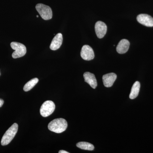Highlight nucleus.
<instances>
[{"instance_id": "nucleus-2", "label": "nucleus", "mask_w": 153, "mask_h": 153, "mask_svg": "<svg viewBox=\"0 0 153 153\" xmlns=\"http://www.w3.org/2000/svg\"><path fill=\"white\" fill-rule=\"evenodd\" d=\"M18 125L15 123L6 131L1 141V144L4 146L8 145L13 139L18 130Z\"/></svg>"}, {"instance_id": "nucleus-16", "label": "nucleus", "mask_w": 153, "mask_h": 153, "mask_svg": "<svg viewBox=\"0 0 153 153\" xmlns=\"http://www.w3.org/2000/svg\"><path fill=\"white\" fill-rule=\"evenodd\" d=\"M4 103V100H3L2 99H0V107H1L2 106Z\"/></svg>"}, {"instance_id": "nucleus-10", "label": "nucleus", "mask_w": 153, "mask_h": 153, "mask_svg": "<svg viewBox=\"0 0 153 153\" xmlns=\"http://www.w3.org/2000/svg\"><path fill=\"white\" fill-rule=\"evenodd\" d=\"M63 42V36L61 33H58L53 38L50 48L52 50H56L59 49L61 47Z\"/></svg>"}, {"instance_id": "nucleus-11", "label": "nucleus", "mask_w": 153, "mask_h": 153, "mask_svg": "<svg viewBox=\"0 0 153 153\" xmlns=\"http://www.w3.org/2000/svg\"><path fill=\"white\" fill-rule=\"evenodd\" d=\"M130 43L127 39H123L120 41L117 47V51L119 54H123L128 51Z\"/></svg>"}, {"instance_id": "nucleus-13", "label": "nucleus", "mask_w": 153, "mask_h": 153, "mask_svg": "<svg viewBox=\"0 0 153 153\" xmlns=\"http://www.w3.org/2000/svg\"><path fill=\"white\" fill-rule=\"evenodd\" d=\"M140 84L139 81H136L134 82L132 87L131 91L129 97L131 99H134L136 98L139 93Z\"/></svg>"}, {"instance_id": "nucleus-18", "label": "nucleus", "mask_w": 153, "mask_h": 153, "mask_svg": "<svg viewBox=\"0 0 153 153\" xmlns=\"http://www.w3.org/2000/svg\"><path fill=\"white\" fill-rule=\"evenodd\" d=\"M36 17H37V18H38V17L39 16H36Z\"/></svg>"}, {"instance_id": "nucleus-1", "label": "nucleus", "mask_w": 153, "mask_h": 153, "mask_svg": "<svg viewBox=\"0 0 153 153\" xmlns=\"http://www.w3.org/2000/svg\"><path fill=\"white\" fill-rule=\"evenodd\" d=\"M68 126L66 120L63 118H57L52 121L48 125L49 130L56 133H61L65 131Z\"/></svg>"}, {"instance_id": "nucleus-6", "label": "nucleus", "mask_w": 153, "mask_h": 153, "mask_svg": "<svg viewBox=\"0 0 153 153\" xmlns=\"http://www.w3.org/2000/svg\"><path fill=\"white\" fill-rule=\"evenodd\" d=\"M80 55L83 60H93L94 57L93 49L88 45H84L81 49Z\"/></svg>"}, {"instance_id": "nucleus-8", "label": "nucleus", "mask_w": 153, "mask_h": 153, "mask_svg": "<svg viewBox=\"0 0 153 153\" xmlns=\"http://www.w3.org/2000/svg\"><path fill=\"white\" fill-rule=\"evenodd\" d=\"M107 30L106 25L104 22L98 21L95 25V31L97 36L99 38H102L106 34Z\"/></svg>"}, {"instance_id": "nucleus-5", "label": "nucleus", "mask_w": 153, "mask_h": 153, "mask_svg": "<svg viewBox=\"0 0 153 153\" xmlns=\"http://www.w3.org/2000/svg\"><path fill=\"white\" fill-rule=\"evenodd\" d=\"M55 105L53 101L47 100L41 105L40 114L43 117H47L52 114L55 111Z\"/></svg>"}, {"instance_id": "nucleus-7", "label": "nucleus", "mask_w": 153, "mask_h": 153, "mask_svg": "<svg viewBox=\"0 0 153 153\" xmlns=\"http://www.w3.org/2000/svg\"><path fill=\"white\" fill-rule=\"evenodd\" d=\"M140 24L148 27H153V18L147 14H140L137 18Z\"/></svg>"}, {"instance_id": "nucleus-4", "label": "nucleus", "mask_w": 153, "mask_h": 153, "mask_svg": "<svg viewBox=\"0 0 153 153\" xmlns=\"http://www.w3.org/2000/svg\"><path fill=\"white\" fill-rule=\"evenodd\" d=\"M36 9L43 19L49 20L52 19V9L49 6L44 4H38L36 5Z\"/></svg>"}, {"instance_id": "nucleus-9", "label": "nucleus", "mask_w": 153, "mask_h": 153, "mask_svg": "<svg viewBox=\"0 0 153 153\" xmlns=\"http://www.w3.org/2000/svg\"><path fill=\"white\" fill-rule=\"evenodd\" d=\"M117 76L114 73H110L105 74L102 76V81L104 86L106 87H110L113 85L117 79Z\"/></svg>"}, {"instance_id": "nucleus-15", "label": "nucleus", "mask_w": 153, "mask_h": 153, "mask_svg": "<svg viewBox=\"0 0 153 153\" xmlns=\"http://www.w3.org/2000/svg\"><path fill=\"white\" fill-rule=\"evenodd\" d=\"M39 79L37 78H34L31 79L27 82L24 87V90L25 91H28L32 89L36 84L38 83Z\"/></svg>"}, {"instance_id": "nucleus-17", "label": "nucleus", "mask_w": 153, "mask_h": 153, "mask_svg": "<svg viewBox=\"0 0 153 153\" xmlns=\"http://www.w3.org/2000/svg\"><path fill=\"white\" fill-rule=\"evenodd\" d=\"M68 152L64 150H60L59 151V153H68Z\"/></svg>"}, {"instance_id": "nucleus-19", "label": "nucleus", "mask_w": 153, "mask_h": 153, "mask_svg": "<svg viewBox=\"0 0 153 153\" xmlns=\"http://www.w3.org/2000/svg\"></svg>"}, {"instance_id": "nucleus-14", "label": "nucleus", "mask_w": 153, "mask_h": 153, "mask_svg": "<svg viewBox=\"0 0 153 153\" xmlns=\"http://www.w3.org/2000/svg\"><path fill=\"white\" fill-rule=\"evenodd\" d=\"M76 146L81 149L88 151H93L94 149V146L92 144L85 142H81L77 143Z\"/></svg>"}, {"instance_id": "nucleus-3", "label": "nucleus", "mask_w": 153, "mask_h": 153, "mask_svg": "<svg viewBox=\"0 0 153 153\" xmlns=\"http://www.w3.org/2000/svg\"><path fill=\"white\" fill-rule=\"evenodd\" d=\"M11 48L15 51L12 54V57L14 59L19 58L25 56L27 52V49L25 45L16 42L11 43Z\"/></svg>"}, {"instance_id": "nucleus-12", "label": "nucleus", "mask_w": 153, "mask_h": 153, "mask_svg": "<svg viewBox=\"0 0 153 153\" xmlns=\"http://www.w3.org/2000/svg\"><path fill=\"white\" fill-rule=\"evenodd\" d=\"M83 77L85 82L88 83L93 88H95L97 83L95 75L89 72H86L83 74Z\"/></svg>"}]
</instances>
